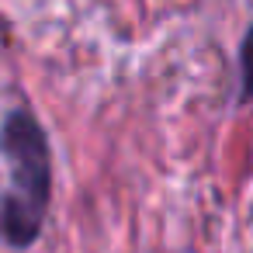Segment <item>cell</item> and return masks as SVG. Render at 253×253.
<instances>
[{
	"instance_id": "1",
	"label": "cell",
	"mask_w": 253,
	"mask_h": 253,
	"mask_svg": "<svg viewBox=\"0 0 253 253\" xmlns=\"http://www.w3.org/2000/svg\"><path fill=\"white\" fill-rule=\"evenodd\" d=\"M0 153L11 173V187L0 198V239L14 250H28L42 236L52 205V146L28 108H14L4 118Z\"/></svg>"
},
{
	"instance_id": "2",
	"label": "cell",
	"mask_w": 253,
	"mask_h": 253,
	"mask_svg": "<svg viewBox=\"0 0 253 253\" xmlns=\"http://www.w3.org/2000/svg\"><path fill=\"white\" fill-rule=\"evenodd\" d=\"M253 101V28L239 45V104Z\"/></svg>"
}]
</instances>
